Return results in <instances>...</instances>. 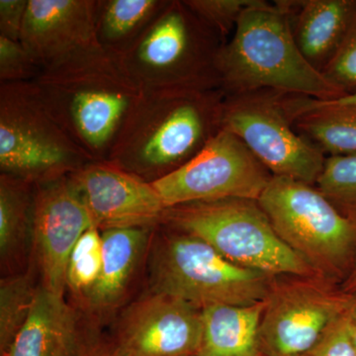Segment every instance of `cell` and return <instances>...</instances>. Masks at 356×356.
I'll return each instance as SVG.
<instances>
[{
  "mask_svg": "<svg viewBox=\"0 0 356 356\" xmlns=\"http://www.w3.org/2000/svg\"><path fill=\"white\" fill-rule=\"evenodd\" d=\"M343 315L346 317L351 339L356 346V292L350 294V299Z\"/></svg>",
  "mask_w": 356,
  "mask_h": 356,
  "instance_id": "1f68e13d",
  "label": "cell"
},
{
  "mask_svg": "<svg viewBox=\"0 0 356 356\" xmlns=\"http://www.w3.org/2000/svg\"><path fill=\"white\" fill-rule=\"evenodd\" d=\"M41 72L21 42L0 37V83L33 81Z\"/></svg>",
  "mask_w": 356,
  "mask_h": 356,
  "instance_id": "83f0119b",
  "label": "cell"
},
{
  "mask_svg": "<svg viewBox=\"0 0 356 356\" xmlns=\"http://www.w3.org/2000/svg\"><path fill=\"white\" fill-rule=\"evenodd\" d=\"M69 177L102 232L149 229L166 208L152 182L108 161H89Z\"/></svg>",
  "mask_w": 356,
  "mask_h": 356,
  "instance_id": "5bb4252c",
  "label": "cell"
},
{
  "mask_svg": "<svg viewBox=\"0 0 356 356\" xmlns=\"http://www.w3.org/2000/svg\"><path fill=\"white\" fill-rule=\"evenodd\" d=\"M222 89L145 91L106 161L156 181L188 163L222 130Z\"/></svg>",
  "mask_w": 356,
  "mask_h": 356,
  "instance_id": "7a4b0ae2",
  "label": "cell"
},
{
  "mask_svg": "<svg viewBox=\"0 0 356 356\" xmlns=\"http://www.w3.org/2000/svg\"><path fill=\"white\" fill-rule=\"evenodd\" d=\"M323 74L343 96L356 93V13L341 48Z\"/></svg>",
  "mask_w": 356,
  "mask_h": 356,
  "instance_id": "4316f807",
  "label": "cell"
},
{
  "mask_svg": "<svg viewBox=\"0 0 356 356\" xmlns=\"http://www.w3.org/2000/svg\"><path fill=\"white\" fill-rule=\"evenodd\" d=\"M51 115L33 81L0 83V170L33 184L67 177L89 163Z\"/></svg>",
  "mask_w": 356,
  "mask_h": 356,
  "instance_id": "ba28073f",
  "label": "cell"
},
{
  "mask_svg": "<svg viewBox=\"0 0 356 356\" xmlns=\"http://www.w3.org/2000/svg\"><path fill=\"white\" fill-rule=\"evenodd\" d=\"M35 184L11 175H0V254L2 261L22 250L31 228Z\"/></svg>",
  "mask_w": 356,
  "mask_h": 356,
  "instance_id": "7402d4cb",
  "label": "cell"
},
{
  "mask_svg": "<svg viewBox=\"0 0 356 356\" xmlns=\"http://www.w3.org/2000/svg\"><path fill=\"white\" fill-rule=\"evenodd\" d=\"M39 288L29 274L8 276L0 285V350L6 356L25 325Z\"/></svg>",
  "mask_w": 356,
  "mask_h": 356,
  "instance_id": "603a6c76",
  "label": "cell"
},
{
  "mask_svg": "<svg viewBox=\"0 0 356 356\" xmlns=\"http://www.w3.org/2000/svg\"><path fill=\"white\" fill-rule=\"evenodd\" d=\"M81 356H128L113 339H91Z\"/></svg>",
  "mask_w": 356,
  "mask_h": 356,
  "instance_id": "4dcf8cb0",
  "label": "cell"
},
{
  "mask_svg": "<svg viewBox=\"0 0 356 356\" xmlns=\"http://www.w3.org/2000/svg\"><path fill=\"white\" fill-rule=\"evenodd\" d=\"M95 226L69 175L35 184L31 233L35 257L47 291L65 296L70 255Z\"/></svg>",
  "mask_w": 356,
  "mask_h": 356,
  "instance_id": "7c38bea8",
  "label": "cell"
},
{
  "mask_svg": "<svg viewBox=\"0 0 356 356\" xmlns=\"http://www.w3.org/2000/svg\"><path fill=\"white\" fill-rule=\"evenodd\" d=\"M350 294L324 277L274 276L259 330L266 356H301L343 315Z\"/></svg>",
  "mask_w": 356,
  "mask_h": 356,
  "instance_id": "30bf717a",
  "label": "cell"
},
{
  "mask_svg": "<svg viewBox=\"0 0 356 356\" xmlns=\"http://www.w3.org/2000/svg\"><path fill=\"white\" fill-rule=\"evenodd\" d=\"M222 44L184 0H168L120 56L145 91L213 90L221 89L218 60Z\"/></svg>",
  "mask_w": 356,
  "mask_h": 356,
  "instance_id": "277c9868",
  "label": "cell"
},
{
  "mask_svg": "<svg viewBox=\"0 0 356 356\" xmlns=\"http://www.w3.org/2000/svg\"><path fill=\"white\" fill-rule=\"evenodd\" d=\"M274 276L229 261L207 243L173 231L161 236L151 259L152 292L198 310L264 301Z\"/></svg>",
  "mask_w": 356,
  "mask_h": 356,
  "instance_id": "52a82bcc",
  "label": "cell"
},
{
  "mask_svg": "<svg viewBox=\"0 0 356 356\" xmlns=\"http://www.w3.org/2000/svg\"><path fill=\"white\" fill-rule=\"evenodd\" d=\"M168 0H99L96 33L100 46L122 54L130 48L161 13Z\"/></svg>",
  "mask_w": 356,
  "mask_h": 356,
  "instance_id": "44dd1931",
  "label": "cell"
},
{
  "mask_svg": "<svg viewBox=\"0 0 356 356\" xmlns=\"http://www.w3.org/2000/svg\"><path fill=\"white\" fill-rule=\"evenodd\" d=\"M202 332L200 310L151 291L122 313L113 341L128 356H198Z\"/></svg>",
  "mask_w": 356,
  "mask_h": 356,
  "instance_id": "4fadbf2b",
  "label": "cell"
},
{
  "mask_svg": "<svg viewBox=\"0 0 356 356\" xmlns=\"http://www.w3.org/2000/svg\"><path fill=\"white\" fill-rule=\"evenodd\" d=\"M102 261V233L95 226H91L77 241L70 255L67 289L86 297L99 278Z\"/></svg>",
  "mask_w": 356,
  "mask_h": 356,
  "instance_id": "d4e9b609",
  "label": "cell"
},
{
  "mask_svg": "<svg viewBox=\"0 0 356 356\" xmlns=\"http://www.w3.org/2000/svg\"><path fill=\"white\" fill-rule=\"evenodd\" d=\"M259 206L277 235L320 275L341 285L356 261V222L315 186L273 177Z\"/></svg>",
  "mask_w": 356,
  "mask_h": 356,
  "instance_id": "8992f818",
  "label": "cell"
},
{
  "mask_svg": "<svg viewBox=\"0 0 356 356\" xmlns=\"http://www.w3.org/2000/svg\"><path fill=\"white\" fill-rule=\"evenodd\" d=\"M266 300L252 305H214L201 310L202 344L198 356H254Z\"/></svg>",
  "mask_w": 356,
  "mask_h": 356,
  "instance_id": "ffe728a7",
  "label": "cell"
},
{
  "mask_svg": "<svg viewBox=\"0 0 356 356\" xmlns=\"http://www.w3.org/2000/svg\"><path fill=\"white\" fill-rule=\"evenodd\" d=\"M273 177L242 140L222 129L188 163L152 184L168 209L222 199L257 201Z\"/></svg>",
  "mask_w": 356,
  "mask_h": 356,
  "instance_id": "8fae6325",
  "label": "cell"
},
{
  "mask_svg": "<svg viewBox=\"0 0 356 356\" xmlns=\"http://www.w3.org/2000/svg\"><path fill=\"white\" fill-rule=\"evenodd\" d=\"M301 356H310L308 355V353H307V355H301Z\"/></svg>",
  "mask_w": 356,
  "mask_h": 356,
  "instance_id": "d590c367",
  "label": "cell"
},
{
  "mask_svg": "<svg viewBox=\"0 0 356 356\" xmlns=\"http://www.w3.org/2000/svg\"><path fill=\"white\" fill-rule=\"evenodd\" d=\"M315 186L344 217L356 222V153L327 156Z\"/></svg>",
  "mask_w": 356,
  "mask_h": 356,
  "instance_id": "cb8c5ba5",
  "label": "cell"
},
{
  "mask_svg": "<svg viewBox=\"0 0 356 356\" xmlns=\"http://www.w3.org/2000/svg\"><path fill=\"white\" fill-rule=\"evenodd\" d=\"M332 102L339 103V104L356 105V93L343 96V97L339 98V99L332 100Z\"/></svg>",
  "mask_w": 356,
  "mask_h": 356,
  "instance_id": "836d02e7",
  "label": "cell"
},
{
  "mask_svg": "<svg viewBox=\"0 0 356 356\" xmlns=\"http://www.w3.org/2000/svg\"><path fill=\"white\" fill-rule=\"evenodd\" d=\"M343 291L351 294L356 292V261L348 277L341 284Z\"/></svg>",
  "mask_w": 356,
  "mask_h": 356,
  "instance_id": "d6a6232c",
  "label": "cell"
},
{
  "mask_svg": "<svg viewBox=\"0 0 356 356\" xmlns=\"http://www.w3.org/2000/svg\"><path fill=\"white\" fill-rule=\"evenodd\" d=\"M285 104L297 132L325 156L356 153V105L287 93Z\"/></svg>",
  "mask_w": 356,
  "mask_h": 356,
  "instance_id": "ac0fdd59",
  "label": "cell"
},
{
  "mask_svg": "<svg viewBox=\"0 0 356 356\" xmlns=\"http://www.w3.org/2000/svg\"><path fill=\"white\" fill-rule=\"evenodd\" d=\"M47 108L91 161H106L145 90L118 54L100 48L42 70L33 81Z\"/></svg>",
  "mask_w": 356,
  "mask_h": 356,
  "instance_id": "6da1fadb",
  "label": "cell"
},
{
  "mask_svg": "<svg viewBox=\"0 0 356 356\" xmlns=\"http://www.w3.org/2000/svg\"><path fill=\"white\" fill-rule=\"evenodd\" d=\"M98 0H29L20 42L42 70L102 48Z\"/></svg>",
  "mask_w": 356,
  "mask_h": 356,
  "instance_id": "9a60e30c",
  "label": "cell"
},
{
  "mask_svg": "<svg viewBox=\"0 0 356 356\" xmlns=\"http://www.w3.org/2000/svg\"><path fill=\"white\" fill-rule=\"evenodd\" d=\"M161 222L200 238L238 266L271 276L323 277L281 240L257 201L182 204L165 209Z\"/></svg>",
  "mask_w": 356,
  "mask_h": 356,
  "instance_id": "5b68a950",
  "label": "cell"
},
{
  "mask_svg": "<svg viewBox=\"0 0 356 356\" xmlns=\"http://www.w3.org/2000/svg\"><path fill=\"white\" fill-rule=\"evenodd\" d=\"M254 356H266V355H264V353H257V355H254Z\"/></svg>",
  "mask_w": 356,
  "mask_h": 356,
  "instance_id": "e575fe53",
  "label": "cell"
},
{
  "mask_svg": "<svg viewBox=\"0 0 356 356\" xmlns=\"http://www.w3.org/2000/svg\"><path fill=\"white\" fill-rule=\"evenodd\" d=\"M297 47L324 72L341 48L356 13V0H281Z\"/></svg>",
  "mask_w": 356,
  "mask_h": 356,
  "instance_id": "e0dca14e",
  "label": "cell"
},
{
  "mask_svg": "<svg viewBox=\"0 0 356 356\" xmlns=\"http://www.w3.org/2000/svg\"><path fill=\"white\" fill-rule=\"evenodd\" d=\"M29 0H0V37L20 42Z\"/></svg>",
  "mask_w": 356,
  "mask_h": 356,
  "instance_id": "f546056e",
  "label": "cell"
},
{
  "mask_svg": "<svg viewBox=\"0 0 356 356\" xmlns=\"http://www.w3.org/2000/svg\"><path fill=\"white\" fill-rule=\"evenodd\" d=\"M254 0H184L194 15L222 43H226L235 32L243 13Z\"/></svg>",
  "mask_w": 356,
  "mask_h": 356,
  "instance_id": "484cf974",
  "label": "cell"
},
{
  "mask_svg": "<svg viewBox=\"0 0 356 356\" xmlns=\"http://www.w3.org/2000/svg\"><path fill=\"white\" fill-rule=\"evenodd\" d=\"M90 339L65 296L39 287L31 313L6 356H81Z\"/></svg>",
  "mask_w": 356,
  "mask_h": 356,
  "instance_id": "2e32d148",
  "label": "cell"
},
{
  "mask_svg": "<svg viewBox=\"0 0 356 356\" xmlns=\"http://www.w3.org/2000/svg\"><path fill=\"white\" fill-rule=\"evenodd\" d=\"M310 356H356V346L344 315L339 316L308 353Z\"/></svg>",
  "mask_w": 356,
  "mask_h": 356,
  "instance_id": "f1b7e54d",
  "label": "cell"
},
{
  "mask_svg": "<svg viewBox=\"0 0 356 356\" xmlns=\"http://www.w3.org/2000/svg\"><path fill=\"white\" fill-rule=\"evenodd\" d=\"M222 129L242 140L273 177L317 184L327 156L297 132L285 93L262 89L225 95Z\"/></svg>",
  "mask_w": 356,
  "mask_h": 356,
  "instance_id": "9c48e42d",
  "label": "cell"
},
{
  "mask_svg": "<svg viewBox=\"0 0 356 356\" xmlns=\"http://www.w3.org/2000/svg\"><path fill=\"white\" fill-rule=\"evenodd\" d=\"M218 69L225 95L267 89L323 102L343 97L302 55L281 0H254L222 44Z\"/></svg>",
  "mask_w": 356,
  "mask_h": 356,
  "instance_id": "3957f363",
  "label": "cell"
},
{
  "mask_svg": "<svg viewBox=\"0 0 356 356\" xmlns=\"http://www.w3.org/2000/svg\"><path fill=\"white\" fill-rule=\"evenodd\" d=\"M149 229H117L102 232V273L95 286L84 297L93 311L106 313L120 303L146 250Z\"/></svg>",
  "mask_w": 356,
  "mask_h": 356,
  "instance_id": "d6986e66",
  "label": "cell"
}]
</instances>
